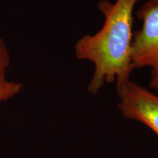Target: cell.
Masks as SVG:
<instances>
[{
    "mask_svg": "<svg viewBox=\"0 0 158 158\" xmlns=\"http://www.w3.org/2000/svg\"><path fill=\"white\" fill-rule=\"evenodd\" d=\"M139 0H109L99 2L98 10L103 14L102 29L94 35H86L75 46L76 57L89 60L94 72L88 86L96 94L105 83L130 79L134 70L132 61L133 10Z\"/></svg>",
    "mask_w": 158,
    "mask_h": 158,
    "instance_id": "1",
    "label": "cell"
},
{
    "mask_svg": "<svg viewBox=\"0 0 158 158\" xmlns=\"http://www.w3.org/2000/svg\"><path fill=\"white\" fill-rule=\"evenodd\" d=\"M136 17L142 21V27L133 35L134 68H151L149 87L158 92V0H148L136 12Z\"/></svg>",
    "mask_w": 158,
    "mask_h": 158,
    "instance_id": "2",
    "label": "cell"
},
{
    "mask_svg": "<svg viewBox=\"0 0 158 158\" xmlns=\"http://www.w3.org/2000/svg\"><path fill=\"white\" fill-rule=\"evenodd\" d=\"M116 91L122 116L144 124L158 136V96L130 79L116 82Z\"/></svg>",
    "mask_w": 158,
    "mask_h": 158,
    "instance_id": "3",
    "label": "cell"
},
{
    "mask_svg": "<svg viewBox=\"0 0 158 158\" xmlns=\"http://www.w3.org/2000/svg\"><path fill=\"white\" fill-rule=\"evenodd\" d=\"M10 65V54L5 41L0 37V86L8 81L7 70Z\"/></svg>",
    "mask_w": 158,
    "mask_h": 158,
    "instance_id": "4",
    "label": "cell"
},
{
    "mask_svg": "<svg viewBox=\"0 0 158 158\" xmlns=\"http://www.w3.org/2000/svg\"><path fill=\"white\" fill-rule=\"evenodd\" d=\"M23 88L21 83L8 81L6 84L0 86V105L16 96Z\"/></svg>",
    "mask_w": 158,
    "mask_h": 158,
    "instance_id": "5",
    "label": "cell"
}]
</instances>
